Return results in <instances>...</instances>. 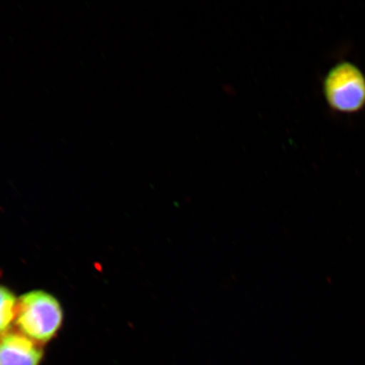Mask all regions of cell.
<instances>
[{
    "label": "cell",
    "mask_w": 365,
    "mask_h": 365,
    "mask_svg": "<svg viewBox=\"0 0 365 365\" xmlns=\"http://www.w3.org/2000/svg\"><path fill=\"white\" fill-rule=\"evenodd\" d=\"M61 303L43 290L31 291L18 299L16 324L22 334L38 344L53 339L62 326Z\"/></svg>",
    "instance_id": "1"
},
{
    "label": "cell",
    "mask_w": 365,
    "mask_h": 365,
    "mask_svg": "<svg viewBox=\"0 0 365 365\" xmlns=\"http://www.w3.org/2000/svg\"><path fill=\"white\" fill-rule=\"evenodd\" d=\"M18 300L12 291L0 286V336L10 331L16 321Z\"/></svg>",
    "instance_id": "4"
},
{
    "label": "cell",
    "mask_w": 365,
    "mask_h": 365,
    "mask_svg": "<svg viewBox=\"0 0 365 365\" xmlns=\"http://www.w3.org/2000/svg\"><path fill=\"white\" fill-rule=\"evenodd\" d=\"M43 349L21 332L0 336V365H40Z\"/></svg>",
    "instance_id": "3"
},
{
    "label": "cell",
    "mask_w": 365,
    "mask_h": 365,
    "mask_svg": "<svg viewBox=\"0 0 365 365\" xmlns=\"http://www.w3.org/2000/svg\"><path fill=\"white\" fill-rule=\"evenodd\" d=\"M326 101L333 110L354 113L365 108V76L354 63H336L327 73L323 85Z\"/></svg>",
    "instance_id": "2"
}]
</instances>
